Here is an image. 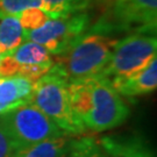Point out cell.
I'll list each match as a JSON object with an SVG mask.
<instances>
[{
	"mask_svg": "<svg viewBox=\"0 0 157 157\" xmlns=\"http://www.w3.org/2000/svg\"><path fill=\"white\" fill-rule=\"evenodd\" d=\"M69 90L73 111L85 128L108 130L121 124L129 115L124 101L106 79L93 77L71 82Z\"/></svg>",
	"mask_w": 157,
	"mask_h": 157,
	"instance_id": "1",
	"label": "cell"
},
{
	"mask_svg": "<svg viewBox=\"0 0 157 157\" xmlns=\"http://www.w3.org/2000/svg\"><path fill=\"white\" fill-rule=\"evenodd\" d=\"M70 82L62 67L56 63L43 77L35 82L33 102L57 127L67 134H80L85 126L75 113L70 99Z\"/></svg>",
	"mask_w": 157,
	"mask_h": 157,
	"instance_id": "2",
	"label": "cell"
},
{
	"mask_svg": "<svg viewBox=\"0 0 157 157\" xmlns=\"http://www.w3.org/2000/svg\"><path fill=\"white\" fill-rule=\"evenodd\" d=\"M117 42L118 40L109 35L86 32L63 55L58 64L70 83L99 77L109 62Z\"/></svg>",
	"mask_w": 157,
	"mask_h": 157,
	"instance_id": "3",
	"label": "cell"
},
{
	"mask_svg": "<svg viewBox=\"0 0 157 157\" xmlns=\"http://www.w3.org/2000/svg\"><path fill=\"white\" fill-rule=\"evenodd\" d=\"M105 11L91 28L109 35L121 32L156 33L157 0H102Z\"/></svg>",
	"mask_w": 157,
	"mask_h": 157,
	"instance_id": "4",
	"label": "cell"
},
{
	"mask_svg": "<svg viewBox=\"0 0 157 157\" xmlns=\"http://www.w3.org/2000/svg\"><path fill=\"white\" fill-rule=\"evenodd\" d=\"M156 34L134 33L118 40L109 62L99 77L112 86L119 84L148 67L156 58Z\"/></svg>",
	"mask_w": 157,
	"mask_h": 157,
	"instance_id": "5",
	"label": "cell"
},
{
	"mask_svg": "<svg viewBox=\"0 0 157 157\" xmlns=\"http://www.w3.org/2000/svg\"><path fill=\"white\" fill-rule=\"evenodd\" d=\"M0 121L14 142L17 151L67 134L33 102L1 114Z\"/></svg>",
	"mask_w": 157,
	"mask_h": 157,
	"instance_id": "6",
	"label": "cell"
},
{
	"mask_svg": "<svg viewBox=\"0 0 157 157\" xmlns=\"http://www.w3.org/2000/svg\"><path fill=\"white\" fill-rule=\"evenodd\" d=\"M90 27L86 12L49 17L39 28L29 30L26 40L43 45L50 54L64 55Z\"/></svg>",
	"mask_w": 157,
	"mask_h": 157,
	"instance_id": "7",
	"label": "cell"
},
{
	"mask_svg": "<svg viewBox=\"0 0 157 157\" xmlns=\"http://www.w3.org/2000/svg\"><path fill=\"white\" fill-rule=\"evenodd\" d=\"M35 82L22 76L0 77V115L33 101Z\"/></svg>",
	"mask_w": 157,
	"mask_h": 157,
	"instance_id": "8",
	"label": "cell"
},
{
	"mask_svg": "<svg viewBox=\"0 0 157 157\" xmlns=\"http://www.w3.org/2000/svg\"><path fill=\"white\" fill-rule=\"evenodd\" d=\"M157 86V59H152L149 65L135 73L121 83L114 85L113 89L119 94L124 97H136L146 94L156 89Z\"/></svg>",
	"mask_w": 157,
	"mask_h": 157,
	"instance_id": "9",
	"label": "cell"
},
{
	"mask_svg": "<svg viewBox=\"0 0 157 157\" xmlns=\"http://www.w3.org/2000/svg\"><path fill=\"white\" fill-rule=\"evenodd\" d=\"M27 37L17 15L0 17V52L5 56L11 55Z\"/></svg>",
	"mask_w": 157,
	"mask_h": 157,
	"instance_id": "10",
	"label": "cell"
},
{
	"mask_svg": "<svg viewBox=\"0 0 157 157\" xmlns=\"http://www.w3.org/2000/svg\"><path fill=\"white\" fill-rule=\"evenodd\" d=\"M73 141L67 134L39 142L17 151L14 157H69Z\"/></svg>",
	"mask_w": 157,
	"mask_h": 157,
	"instance_id": "11",
	"label": "cell"
},
{
	"mask_svg": "<svg viewBox=\"0 0 157 157\" xmlns=\"http://www.w3.org/2000/svg\"><path fill=\"white\" fill-rule=\"evenodd\" d=\"M8 56L19 65L54 64L50 52L43 45L28 40L21 43Z\"/></svg>",
	"mask_w": 157,
	"mask_h": 157,
	"instance_id": "12",
	"label": "cell"
},
{
	"mask_svg": "<svg viewBox=\"0 0 157 157\" xmlns=\"http://www.w3.org/2000/svg\"><path fill=\"white\" fill-rule=\"evenodd\" d=\"M101 147L109 157H152L142 143L136 141H119L112 137H104Z\"/></svg>",
	"mask_w": 157,
	"mask_h": 157,
	"instance_id": "13",
	"label": "cell"
},
{
	"mask_svg": "<svg viewBox=\"0 0 157 157\" xmlns=\"http://www.w3.org/2000/svg\"><path fill=\"white\" fill-rule=\"evenodd\" d=\"M94 0H42L43 11L49 17L85 12Z\"/></svg>",
	"mask_w": 157,
	"mask_h": 157,
	"instance_id": "14",
	"label": "cell"
},
{
	"mask_svg": "<svg viewBox=\"0 0 157 157\" xmlns=\"http://www.w3.org/2000/svg\"><path fill=\"white\" fill-rule=\"evenodd\" d=\"M29 8L43 10L42 0H0V17L19 15Z\"/></svg>",
	"mask_w": 157,
	"mask_h": 157,
	"instance_id": "15",
	"label": "cell"
},
{
	"mask_svg": "<svg viewBox=\"0 0 157 157\" xmlns=\"http://www.w3.org/2000/svg\"><path fill=\"white\" fill-rule=\"evenodd\" d=\"M17 17L25 30L28 33L29 30H33L42 26L49 19V15L41 8H29L20 13Z\"/></svg>",
	"mask_w": 157,
	"mask_h": 157,
	"instance_id": "16",
	"label": "cell"
},
{
	"mask_svg": "<svg viewBox=\"0 0 157 157\" xmlns=\"http://www.w3.org/2000/svg\"><path fill=\"white\" fill-rule=\"evenodd\" d=\"M52 64H33V65H19L17 75L22 76L32 82L39 80L50 70Z\"/></svg>",
	"mask_w": 157,
	"mask_h": 157,
	"instance_id": "17",
	"label": "cell"
},
{
	"mask_svg": "<svg viewBox=\"0 0 157 157\" xmlns=\"http://www.w3.org/2000/svg\"><path fill=\"white\" fill-rule=\"evenodd\" d=\"M17 148L7 129L0 121V157H14Z\"/></svg>",
	"mask_w": 157,
	"mask_h": 157,
	"instance_id": "18",
	"label": "cell"
},
{
	"mask_svg": "<svg viewBox=\"0 0 157 157\" xmlns=\"http://www.w3.org/2000/svg\"><path fill=\"white\" fill-rule=\"evenodd\" d=\"M94 140L91 137H84L78 141H73L69 157H91V147Z\"/></svg>",
	"mask_w": 157,
	"mask_h": 157,
	"instance_id": "19",
	"label": "cell"
},
{
	"mask_svg": "<svg viewBox=\"0 0 157 157\" xmlns=\"http://www.w3.org/2000/svg\"><path fill=\"white\" fill-rule=\"evenodd\" d=\"M91 157H108L106 152H102L100 150L99 146L97 144V142H93V144L91 147V152H90Z\"/></svg>",
	"mask_w": 157,
	"mask_h": 157,
	"instance_id": "20",
	"label": "cell"
},
{
	"mask_svg": "<svg viewBox=\"0 0 157 157\" xmlns=\"http://www.w3.org/2000/svg\"><path fill=\"white\" fill-rule=\"evenodd\" d=\"M4 57H5V55H2V54H1V52H0V62H1V61H2V58H4Z\"/></svg>",
	"mask_w": 157,
	"mask_h": 157,
	"instance_id": "21",
	"label": "cell"
}]
</instances>
